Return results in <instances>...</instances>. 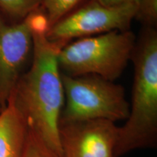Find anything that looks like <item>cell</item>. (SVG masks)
<instances>
[{"mask_svg":"<svg viewBox=\"0 0 157 157\" xmlns=\"http://www.w3.org/2000/svg\"><path fill=\"white\" fill-rule=\"evenodd\" d=\"M135 66L132 102L126 122L119 127L115 157L157 145V34L143 35L133 52Z\"/></svg>","mask_w":157,"mask_h":157,"instance_id":"obj_2","label":"cell"},{"mask_svg":"<svg viewBox=\"0 0 157 157\" xmlns=\"http://www.w3.org/2000/svg\"><path fill=\"white\" fill-rule=\"evenodd\" d=\"M84 0H44L41 9L48 21V29L76 8Z\"/></svg>","mask_w":157,"mask_h":157,"instance_id":"obj_10","label":"cell"},{"mask_svg":"<svg viewBox=\"0 0 157 157\" xmlns=\"http://www.w3.org/2000/svg\"><path fill=\"white\" fill-rule=\"evenodd\" d=\"M101 5L108 6V7H113V6H119L130 3H138L139 0H97Z\"/></svg>","mask_w":157,"mask_h":157,"instance_id":"obj_13","label":"cell"},{"mask_svg":"<svg viewBox=\"0 0 157 157\" xmlns=\"http://www.w3.org/2000/svg\"><path fill=\"white\" fill-rule=\"evenodd\" d=\"M44 0H0V15L11 23L23 21L40 8Z\"/></svg>","mask_w":157,"mask_h":157,"instance_id":"obj_9","label":"cell"},{"mask_svg":"<svg viewBox=\"0 0 157 157\" xmlns=\"http://www.w3.org/2000/svg\"><path fill=\"white\" fill-rule=\"evenodd\" d=\"M29 17L34 42L32 58L9 98L24 118L29 130L60 156L59 127L64 90L58 55L62 47L47 39L48 21L42 9Z\"/></svg>","mask_w":157,"mask_h":157,"instance_id":"obj_1","label":"cell"},{"mask_svg":"<svg viewBox=\"0 0 157 157\" xmlns=\"http://www.w3.org/2000/svg\"><path fill=\"white\" fill-rule=\"evenodd\" d=\"M64 105L60 122L104 119L126 120L129 111L122 86L97 75L61 74Z\"/></svg>","mask_w":157,"mask_h":157,"instance_id":"obj_4","label":"cell"},{"mask_svg":"<svg viewBox=\"0 0 157 157\" xmlns=\"http://www.w3.org/2000/svg\"><path fill=\"white\" fill-rule=\"evenodd\" d=\"M33 48L29 16L21 22L11 23L0 15V105L2 109L31 62Z\"/></svg>","mask_w":157,"mask_h":157,"instance_id":"obj_6","label":"cell"},{"mask_svg":"<svg viewBox=\"0 0 157 157\" xmlns=\"http://www.w3.org/2000/svg\"><path fill=\"white\" fill-rule=\"evenodd\" d=\"M135 44L129 30L78 39L59 50V67L71 76L90 74L113 82L132 58Z\"/></svg>","mask_w":157,"mask_h":157,"instance_id":"obj_3","label":"cell"},{"mask_svg":"<svg viewBox=\"0 0 157 157\" xmlns=\"http://www.w3.org/2000/svg\"><path fill=\"white\" fill-rule=\"evenodd\" d=\"M2 109L1 105H0V112H1V111H2Z\"/></svg>","mask_w":157,"mask_h":157,"instance_id":"obj_14","label":"cell"},{"mask_svg":"<svg viewBox=\"0 0 157 157\" xmlns=\"http://www.w3.org/2000/svg\"><path fill=\"white\" fill-rule=\"evenodd\" d=\"M27 137L26 122L9 98L0 112V157H23Z\"/></svg>","mask_w":157,"mask_h":157,"instance_id":"obj_8","label":"cell"},{"mask_svg":"<svg viewBox=\"0 0 157 157\" xmlns=\"http://www.w3.org/2000/svg\"><path fill=\"white\" fill-rule=\"evenodd\" d=\"M23 157H60L38 135L28 129V137Z\"/></svg>","mask_w":157,"mask_h":157,"instance_id":"obj_11","label":"cell"},{"mask_svg":"<svg viewBox=\"0 0 157 157\" xmlns=\"http://www.w3.org/2000/svg\"><path fill=\"white\" fill-rule=\"evenodd\" d=\"M119 127L104 120L60 122V157H115Z\"/></svg>","mask_w":157,"mask_h":157,"instance_id":"obj_7","label":"cell"},{"mask_svg":"<svg viewBox=\"0 0 157 157\" xmlns=\"http://www.w3.org/2000/svg\"><path fill=\"white\" fill-rule=\"evenodd\" d=\"M135 18L148 25L156 24L157 21V0H139Z\"/></svg>","mask_w":157,"mask_h":157,"instance_id":"obj_12","label":"cell"},{"mask_svg":"<svg viewBox=\"0 0 157 157\" xmlns=\"http://www.w3.org/2000/svg\"><path fill=\"white\" fill-rule=\"evenodd\" d=\"M137 10L135 3L108 7L97 0H84L48 29L47 39L63 48L74 39L127 31Z\"/></svg>","mask_w":157,"mask_h":157,"instance_id":"obj_5","label":"cell"}]
</instances>
